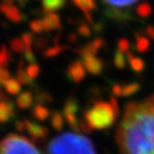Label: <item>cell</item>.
<instances>
[{"instance_id":"obj_32","label":"cell","mask_w":154,"mask_h":154,"mask_svg":"<svg viewBox=\"0 0 154 154\" xmlns=\"http://www.w3.org/2000/svg\"><path fill=\"white\" fill-rule=\"evenodd\" d=\"M24 60L28 61L29 63H35V57L32 49H27L24 53Z\"/></svg>"},{"instance_id":"obj_28","label":"cell","mask_w":154,"mask_h":154,"mask_svg":"<svg viewBox=\"0 0 154 154\" xmlns=\"http://www.w3.org/2000/svg\"><path fill=\"white\" fill-rule=\"evenodd\" d=\"M29 27L32 30V32L34 33H42L44 30V26H43V20L42 19H34V20H31L30 24H29Z\"/></svg>"},{"instance_id":"obj_6","label":"cell","mask_w":154,"mask_h":154,"mask_svg":"<svg viewBox=\"0 0 154 154\" xmlns=\"http://www.w3.org/2000/svg\"><path fill=\"white\" fill-rule=\"evenodd\" d=\"M105 40L101 36H97L94 40H92L91 42H89L88 44H86L82 47L78 48L76 51V53L80 56V57H85V56H89V55H94L95 56L97 54V51L105 45Z\"/></svg>"},{"instance_id":"obj_1","label":"cell","mask_w":154,"mask_h":154,"mask_svg":"<svg viewBox=\"0 0 154 154\" xmlns=\"http://www.w3.org/2000/svg\"><path fill=\"white\" fill-rule=\"evenodd\" d=\"M116 140L121 154H154V94L126 104Z\"/></svg>"},{"instance_id":"obj_5","label":"cell","mask_w":154,"mask_h":154,"mask_svg":"<svg viewBox=\"0 0 154 154\" xmlns=\"http://www.w3.org/2000/svg\"><path fill=\"white\" fill-rule=\"evenodd\" d=\"M25 124H26V132L35 141H43L49 135V131H48L47 128H45V126L38 124L36 122L26 119L25 120Z\"/></svg>"},{"instance_id":"obj_26","label":"cell","mask_w":154,"mask_h":154,"mask_svg":"<svg viewBox=\"0 0 154 154\" xmlns=\"http://www.w3.org/2000/svg\"><path fill=\"white\" fill-rule=\"evenodd\" d=\"M26 72L28 74V76L32 80H34L38 77V73H40V66L36 63H29L26 66Z\"/></svg>"},{"instance_id":"obj_40","label":"cell","mask_w":154,"mask_h":154,"mask_svg":"<svg viewBox=\"0 0 154 154\" xmlns=\"http://www.w3.org/2000/svg\"><path fill=\"white\" fill-rule=\"evenodd\" d=\"M14 1H15V0H3V2H5V5H12Z\"/></svg>"},{"instance_id":"obj_37","label":"cell","mask_w":154,"mask_h":154,"mask_svg":"<svg viewBox=\"0 0 154 154\" xmlns=\"http://www.w3.org/2000/svg\"><path fill=\"white\" fill-rule=\"evenodd\" d=\"M93 30L95 32H97V33H100V32H102L103 31V28H104V25H103V23L102 22H99V23H94L93 25Z\"/></svg>"},{"instance_id":"obj_16","label":"cell","mask_w":154,"mask_h":154,"mask_svg":"<svg viewBox=\"0 0 154 154\" xmlns=\"http://www.w3.org/2000/svg\"><path fill=\"white\" fill-rule=\"evenodd\" d=\"M32 116L38 121H45L49 117V109L43 104H36L32 109Z\"/></svg>"},{"instance_id":"obj_20","label":"cell","mask_w":154,"mask_h":154,"mask_svg":"<svg viewBox=\"0 0 154 154\" xmlns=\"http://www.w3.org/2000/svg\"><path fill=\"white\" fill-rule=\"evenodd\" d=\"M67 49V45H61V44H55L53 47H49L44 51V57L46 58H51L56 57V56L62 54L64 51Z\"/></svg>"},{"instance_id":"obj_14","label":"cell","mask_w":154,"mask_h":154,"mask_svg":"<svg viewBox=\"0 0 154 154\" xmlns=\"http://www.w3.org/2000/svg\"><path fill=\"white\" fill-rule=\"evenodd\" d=\"M66 3V0H42L43 11L47 13H54L55 11L62 9Z\"/></svg>"},{"instance_id":"obj_24","label":"cell","mask_w":154,"mask_h":154,"mask_svg":"<svg viewBox=\"0 0 154 154\" xmlns=\"http://www.w3.org/2000/svg\"><path fill=\"white\" fill-rule=\"evenodd\" d=\"M113 63L118 69H123V67L126 65V60H125V57L123 55L122 51H120L119 49H117L113 56Z\"/></svg>"},{"instance_id":"obj_17","label":"cell","mask_w":154,"mask_h":154,"mask_svg":"<svg viewBox=\"0 0 154 154\" xmlns=\"http://www.w3.org/2000/svg\"><path fill=\"white\" fill-rule=\"evenodd\" d=\"M17 80L20 82V85H32L33 80L28 76L26 72V66H24V59L22 61H19L18 64V70H17Z\"/></svg>"},{"instance_id":"obj_41","label":"cell","mask_w":154,"mask_h":154,"mask_svg":"<svg viewBox=\"0 0 154 154\" xmlns=\"http://www.w3.org/2000/svg\"><path fill=\"white\" fill-rule=\"evenodd\" d=\"M0 72H1V69H0Z\"/></svg>"},{"instance_id":"obj_35","label":"cell","mask_w":154,"mask_h":154,"mask_svg":"<svg viewBox=\"0 0 154 154\" xmlns=\"http://www.w3.org/2000/svg\"><path fill=\"white\" fill-rule=\"evenodd\" d=\"M10 78V73L7 69H1L0 72V84H3L5 80H8Z\"/></svg>"},{"instance_id":"obj_38","label":"cell","mask_w":154,"mask_h":154,"mask_svg":"<svg viewBox=\"0 0 154 154\" xmlns=\"http://www.w3.org/2000/svg\"><path fill=\"white\" fill-rule=\"evenodd\" d=\"M67 40H69V42L70 43H77V41H78V34L76 33H70L69 35H67Z\"/></svg>"},{"instance_id":"obj_39","label":"cell","mask_w":154,"mask_h":154,"mask_svg":"<svg viewBox=\"0 0 154 154\" xmlns=\"http://www.w3.org/2000/svg\"><path fill=\"white\" fill-rule=\"evenodd\" d=\"M18 1V3H19V5L22 8H24V7H26V5L28 3V1L29 0H17Z\"/></svg>"},{"instance_id":"obj_27","label":"cell","mask_w":154,"mask_h":154,"mask_svg":"<svg viewBox=\"0 0 154 154\" xmlns=\"http://www.w3.org/2000/svg\"><path fill=\"white\" fill-rule=\"evenodd\" d=\"M51 125L53 128L57 131L62 130L63 128V119L62 116L60 115V112H55L51 117Z\"/></svg>"},{"instance_id":"obj_15","label":"cell","mask_w":154,"mask_h":154,"mask_svg":"<svg viewBox=\"0 0 154 154\" xmlns=\"http://www.w3.org/2000/svg\"><path fill=\"white\" fill-rule=\"evenodd\" d=\"M16 105L20 109L30 108L33 105V95L30 91H25L18 94L16 99Z\"/></svg>"},{"instance_id":"obj_29","label":"cell","mask_w":154,"mask_h":154,"mask_svg":"<svg viewBox=\"0 0 154 154\" xmlns=\"http://www.w3.org/2000/svg\"><path fill=\"white\" fill-rule=\"evenodd\" d=\"M117 47L122 53H128L131 48V42L126 38H121L117 42Z\"/></svg>"},{"instance_id":"obj_34","label":"cell","mask_w":154,"mask_h":154,"mask_svg":"<svg viewBox=\"0 0 154 154\" xmlns=\"http://www.w3.org/2000/svg\"><path fill=\"white\" fill-rule=\"evenodd\" d=\"M143 32H144V34L150 38V40H153L154 41V26H152V25H148V26H146Z\"/></svg>"},{"instance_id":"obj_30","label":"cell","mask_w":154,"mask_h":154,"mask_svg":"<svg viewBox=\"0 0 154 154\" xmlns=\"http://www.w3.org/2000/svg\"><path fill=\"white\" fill-rule=\"evenodd\" d=\"M34 47L40 51H43L45 49V47L47 46L48 41L46 40L45 38H34Z\"/></svg>"},{"instance_id":"obj_4","label":"cell","mask_w":154,"mask_h":154,"mask_svg":"<svg viewBox=\"0 0 154 154\" xmlns=\"http://www.w3.org/2000/svg\"><path fill=\"white\" fill-rule=\"evenodd\" d=\"M104 16L106 18L111 19L116 23H128L134 20L132 12L128 9H120V8L107 7L104 9Z\"/></svg>"},{"instance_id":"obj_10","label":"cell","mask_w":154,"mask_h":154,"mask_svg":"<svg viewBox=\"0 0 154 154\" xmlns=\"http://www.w3.org/2000/svg\"><path fill=\"white\" fill-rule=\"evenodd\" d=\"M84 65L87 69V71L93 75H97L103 70V61L94 55H89L82 57Z\"/></svg>"},{"instance_id":"obj_9","label":"cell","mask_w":154,"mask_h":154,"mask_svg":"<svg viewBox=\"0 0 154 154\" xmlns=\"http://www.w3.org/2000/svg\"><path fill=\"white\" fill-rule=\"evenodd\" d=\"M15 117V105L11 100L0 101V123H7Z\"/></svg>"},{"instance_id":"obj_18","label":"cell","mask_w":154,"mask_h":154,"mask_svg":"<svg viewBox=\"0 0 154 154\" xmlns=\"http://www.w3.org/2000/svg\"><path fill=\"white\" fill-rule=\"evenodd\" d=\"M3 87H5V90L7 91V93L11 94V95L17 94L22 89L20 82L17 79H14V78H9L8 80H5L3 82Z\"/></svg>"},{"instance_id":"obj_12","label":"cell","mask_w":154,"mask_h":154,"mask_svg":"<svg viewBox=\"0 0 154 154\" xmlns=\"http://www.w3.org/2000/svg\"><path fill=\"white\" fill-rule=\"evenodd\" d=\"M44 30L47 32L53 30H60L61 29V20L60 16L56 13H47L43 19Z\"/></svg>"},{"instance_id":"obj_23","label":"cell","mask_w":154,"mask_h":154,"mask_svg":"<svg viewBox=\"0 0 154 154\" xmlns=\"http://www.w3.org/2000/svg\"><path fill=\"white\" fill-rule=\"evenodd\" d=\"M128 60H130V63L134 71L139 72V71H141L142 69H143L144 63H143V61H142V59H140V58H138V57H135L131 51L128 53Z\"/></svg>"},{"instance_id":"obj_21","label":"cell","mask_w":154,"mask_h":154,"mask_svg":"<svg viewBox=\"0 0 154 154\" xmlns=\"http://www.w3.org/2000/svg\"><path fill=\"white\" fill-rule=\"evenodd\" d=\"M11 54L8 51L5 45H2L0 47V69H5L9 65L11 61Z\"/></svg>"},{"instance_id":"obj_7","label":"cell","mask_w":154,"mask_h":154,"mask_svg":"<svg viewBox=\"0 0 154 154\" xmlns=\"http://www.w3.org/2000/svg\"><path fill=\"white\" fill-rule=\"evenodd\" d=\"M0 12L2 13L8 19H10L11 22L16 23V24H18V23H20L22 20L27 18L16 7L5 5V3L0 5Z\"/></svg>"},{"instance_id":"obj_8","label":"cell","mask_w":154,"mask_h":154,"mask_svg":"<svg viewBox=\"0 0 154 154\" xmlns=\"http://www.w3.org/2000/svg\"><path fill=\"white\" fill-rule=\"evenodd\" d=\"M67 76L75 82H79L80 80L84 79V77L86 76V71L82 61L76 60L67 66Z\"/></svg>"},{"instance_id":"obj_19","label":"cell","mask_w":154,"mask_h":154,"mask_svg":"<svg viewBox=\"0 0 154 154\" xmlns=\"http://www.w3.org/2000/svg\"><path fill=\"white\" fill-rule=\"evenodd\" d=\"M135 12L137 14L138 17L140 18H148L152 15V12H153V9H152V5H150L147 1H143V2L139 3V5L136 7V10Z\"/></svg>"},{"instance_id":"obj_13","label":"cell","mask_w":154,"mask_h":154,"mask_svg":"<svg viewBox=\"0 0 154 154\" xmlns=\"http://www.w3.org/2000/svg\"><path fill=\"white\" fill-rule=\"evenodd\" d=\"M135 40H136V42H135V47H136L138 53L142 54V53H147V51H149L151 43H150V38L144 34V32H142V31L136 32V34H135Z\"/></svg>"},{"instance_id":"obj_33","label":"cell","mask_w":154,"mask_h":154,"mask_svg":"<svg viewBox=\"0 0 154 154\" xmlns=\"http://www.w3.org/2000/svg\"><path fill=\"white\" fill-rule=\"evenodd\" d=\"M36 101H38V104H43L47 101H51V96L48 93H45V92H41L36 95Z\"/></svg>"},{"instance_id":"obj_11","label":"cell","mask_w":154,"mask_h":154,"mask_svg":"<svg viewBox=\"0 0 154 154\" xmlns=\"http://www.w3.org/2000/svg\"><path fill=\"white\" fill-rule=\"evenodd\" d=\"M74 5H76L78 9L82 10V12L84 13L85 17L88 20V23L91 25L94 24V20L92 18L91 11L96 9V3L95 0H73Z\"/></svg>"},{"instance_id":"obj_31","label":"cell","mask_w":154,"mask_h":154,"mask_svg":"<svg viewBox=\"0 0 154 154\" xmlns=\"http://www.w3.org/2000/svg\"><path fill=\"white\" fill-rule=\"evenodd\" d=\"M22 38H23V41L25 42V44H26L27 49H31L32 44H33V42H34L33 34L30 33V32H25V33H23Z\"/></svg>"},{"instance_id":"obj_36","label":"cell","mask_w":154,"mask_h":154,"mask_svg":"<svg viewBox=\"0 0 154 154\" xmlns=\"http://www.w3.org/2000/svg\"><path fill=\"white\" fill-rule=\"evenodd\" d=\"M15 126L19 132H24L26 131V124H25V120H17L15 123Z\"/></svg>"},{"instance_id":"obj_2","label":"cell","mask_w":154,"mask_h":154,"mask_svg":"<svg viewBox=\"0 0 154 154\" xmlns=\"http://www.w3.org/2000/svg\"><path fill=\"white\" fill-rule=\"evenodd\" d=\"M46 154H96L89 138L74 132H65L48 142Z\"/></svg>"},{"instance_id":"obj_3","label":"cell","mask_w":154,"mask_h":154,"mask_svg":"<svg viewBox=\"0 0 154 154\" xmlns=\"http://www.w3.org/2000/svg\"><path fill=\"white\" fill-rule=\"evenodd\" d=\"M0 154H42L36 146L22 135L10 134L0 140Z\"/></svg>"},{"instance_id":"obj_22","label":"cell","mask_w":154,"mask_h":154,"mask_svg":"<svg viewBox=\"0 0 154 154\" xmlns=\"http://www.w3.org/2000/svg\"><path fill=\"white\" fill-rule=\"evenodd\" d=\"M10 45H11L12 51L17 54H24L27 51V46L25 44V42L23 41V38H13Z\"/></svg>"},{"instance_id":"obj_25","label":"cell","mask_w":154,"mask_h":154,"mask_svg":"<svg viewBox=\"0 0 154 154\" xmlns=\"http://www.w3.org/2000/svg\"><path fill=\"white\" fill-rule=\"evenodd\" d=\"M77 33L84 38H89V36H91L92 31L90 26L87 23H79L77 26Z\"/></svg>"}]
</instances>
